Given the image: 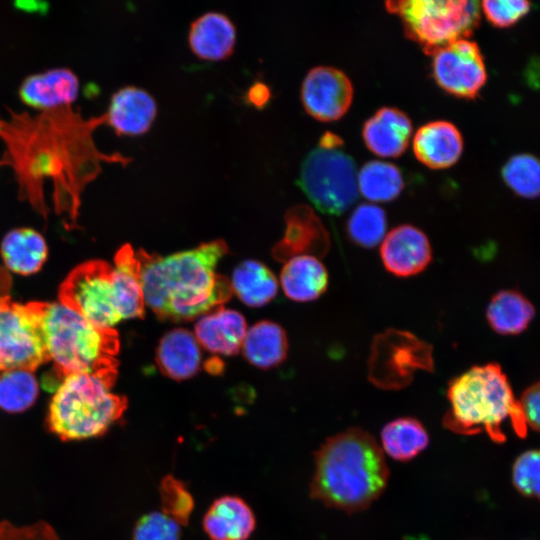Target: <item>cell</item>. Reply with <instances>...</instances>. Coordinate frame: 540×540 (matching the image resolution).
Instances as JSON below:
<instances>
[{
    "mask_svg": "<svg viewBox=\"0 0 540 540\" xmlns=\"http://www.w3.org/2000/svg\"><path fill=\"white\" fill-rule=\"evenodd\" d=\"M112 385L88 373L66 376L49 404L45 425L63 442L103 436L124 415L127 398Z\"/></svg>",
    "mask_w": 540,
    "mask_h": 540,
    "instance_id": "obj_6",
    "label": "cell"
},
{
    "mask_svg": "<svg viewBox=\"0 0 540 540\" xmlns=\"http://www.w3.org/2000/svg\"><path fill=\"white\" fill-rule=\"evenodd\" d=\"M415 157L431 169L453 166L463 152V138L458 128L444 120L422 125L412 142Z\"/></svg>",
    "mask_w": 540,
    "mask_h": 540,
    "instance_id": "obj_18",
    "label": "cell"
},
{
    "mask_svg": "<svg viewBox=\"0 0 540 540\" xmlns=\"http://www.w3.org/2000/svg\"><path fill=\"white\" fill-rule=\"evenodd\" d=\"M49 362L36 302L0 299V373L35 371Z\"/></svg>",
    "mask_w": 540,
    "mask_h": 540,
    "instance_id": "obj_10",
    "label": "cell"
},
{
    "mask_svg": "<svg viewBox=\"0 0 540 540\" xmlns=\"http://www.w3.org/2000/svg\"><path fill=\"white\" fill-rule=\"evenodd\" d=\"M410 118L401 110L382 107L366 120L362 136L366 147L380 157L400 156L412 135Z\"/></svg>",
    "mask_w": 540,
    "mask_h": 540,
    "instance_id": "obj_19",
    "label": "cell"
},
{
    "mask_svg": "<svg viewBox=\"0 0 540 540\" xmlns=\"http://www.w3.org/2000/svg\"><path fill=\"white\" fill-rule=\"evenodd\" d=\"M1 255L10 271L30 275L42 268L47 259L48 247L38 231L17 228L9 231L3 238Z\"/></svg>",
    "mask_w": 540,
    "mask_h": 540,
    "instance_id": "obj_26",
    "label": "cell"
},
{
    "mask_svg": "<svg viewBox=\"0 0 540 540\" xmlns=\"http://www.w3.org/2000/svg\"><path fill=\"white\" fill-rule=\"evenodd\" d=\"M232 292L247 306L260 307L277 294L278 282L269 268L255 260L239 263L232 275Z\"/></svg>",
    "mask_w": 540,
    "mask_h": 540,
    "instance_id": "obj_29",
    "label": "cell"
},
{
    "mask_svg": "<svg viewBox=\"0 0 540 540\" xmlns=\"http://www.w3.org/2000/svg\"><path fill=\"white\" fill-rule=\"evenodd\" d=\"M446 395L449 409L442 422L448 430L466 436L485 433L502 443L506 440L503 426L508 423L518 437L526 436L520 402L499 364L469 368L449 381Z\"/></svg>",
    "mask_w": 540,
    "mask_h": 540,
    "instance_id": "obj_4",
    "label": "cell"
},
{
    "mask_svg": "<svg viewBox=\"0 0 540 540\" xmlns=\"http://www.w3.org/2000/svg\"><path fill=\"white\" fill-rule=\"evenodd\" d=\"M380 256L385 269L397 277H410L424 271L432 261V248L419 228L403 224L384 238Z\"/></svg>",
    "mask_w": 540,
    "mask_h": 540,
    "instance_id": "obj_15",
    "label": "cell"
},
{
    "mask_svg": "<svg viewBox=\"0 0 540 540\" xmlns=\"http://www.w3.org/2000/svg\"><path fill=\"white\" fill-rule=\"evenodd\" d=\"M519 402L527 427L540 432V381L529 386Z\"/></svg>",
    "mask_w": 540,
    "mask_h": 540,
    "instance_id": "obj_40",
    "label": "cell"
},
{
    "mask_svg": "<svg viewBox=\"0 0 540 540\" xmlns=\"http://www.w3.org/2000/svg\"><path fill=\"white\" fill-rule=\"evenodd\" d=\"M36 304L56 384L59 386L68 375L88 373L114 386L118 374V333L113 328L93 325L60 302Z\"/></svg>",
    "mask_w": 540,
    "mask_h": 540,
    "instance_id": "obj_5",
    "label": "cell"
},
{
    "mask_svg": "<svg viewBox=\"0 0 540 540\" xmlns=\"http://www.w3.org/2000/svg\"><path fill=\"white\" fill-rule=\"evenodd\" d=\"M156 113V102L147 91L126 86L112 95L104 116L117 135L136 136L150 129Z\"/></svg>",
    "mask_w": 540,
    "mask_h": 540,
    "instance_id": "obj_17",
    "label": "cell"
},
{
    "mask_svg": "<svg viewBox=\"0 0 540 540\" xmlns=\"http://www.w3.org/2000/svg\"><path fill=\"white\" fill-rule=\"evenodd\" d=\"M381 448L397 461H409L424 451L429 435L423 424L413 417H399L381 431Z\"/></svg>",
    "mask_w": 540,
    "mask_h": 540,
    "instance_id": "obj_30",
    "label": "cell"
},
{
    "mask_svg": "<svg viewBox=\"0 0 540 540\" xmlns=\"http://www.w3.org/2000/svg\"><path fill=\"white\" fill-rule=\"evenodd\" d=\"M161 511L180 525H186L194 510V498L186 485L174 477L166 475L159 486Z\"/></svg>",
    "mask_w": 540,
    "mask_h": 540,
    "instance_id": "obj_35",
    "label": "cell"
},
{
    "mask_svg": "<svg viewBox=\"0 0 540 540\" xmlns=\"http://www.w3.org/2000/svg\"><path fill=\"white\" fill-rule=\"evenodd\" d=\"M0 540H59L55 530L45 521L18 527L0 521Z\"/></svg>",
    "mask_w": 540,
    "mask_h": 540,
    "instance_id": "obj_39",
    "label": "cell"
},
{
    "mask_svg": "<svg viewBox=\"0 0 540 540\" xmlns=\"http://www.w3.org/2000/svg\"><path fill=\"white\" fill-rule=\"evenodd\" d=\"M387 218L378 205L362 203L350 215L346 231L349 239L362 248H374L385 236Z\"/></svg>",
    "mask_w": 540,
    "mask_h": 540,
    "instance_id": "obj_33",
    "label": "cell"
},
{
    "mask_svg": "<svg viewBox=\"0 0 540 540\" xmlns=\"http://www.w3.org/2000/svg\"><path fill=\"white\" fill-rule=\"evenodd\" d=\"M432 75L440 88L465 99L476 97L487 81V70L476 42L460 39L435 50Z\"/></svg>",
    "mask_w": 540,
    "mask_h": 540,
    "instance_id": "obj_12",
    "label": "cell"
},
{
    "mask_svg": "<svg viewBox=\"0 0 540 540\" xmlns=\"http://www.w3.org/2000/svg\"><path fill=\"white\" fill-rule=\"evenodd\" d=\"M512 482L522 495L540 499V449L525 451L517 457Z\"/></svg>",
    "mask_w": 540,
    "mask_h": 540,
    "instance_id": "obj_36",
    "label": "cell"
},
{
    "mask_svg": "<svg viewBox=\"0 0 540 540\" xmlns=\"http://www.w3.org/2000/svg\"><path fill=\"white\" fill-rule=\"evenodd\" d=\"M247 330L245 318L239 312L221 306L199 318L195 337L206 350L232 356L242 347Z\"/></svg>",
    "mask_w": 540,
    "mask_h": 540,
    "instance_id": "obj_21",
    "label": "cell"
},
{
    "mask_svg": "<svg viewBox=\"0 0 540 540\" xmlns=\"http://www.w3.org/2000/svg\"><path fill=\"white\" fill-rule=\"evenodd\" d=\"M535 317L532 303L519 291L501 290L489 301L486 319L489 326L500 335H517L523 332Z\"/></svg>",
    "mask_w": 540,
    "mask_h": 540,
    "instance_id": "obj_28",
    "label": "cell"
},
{
    "mask_svg": "<svg viewBox=\"0 0 540 540\" xmlns=\"http://www.w3.org/2000/svg\"><path fill=\"white\" fill-rule=\"evenodd\" d=\"M480 5L486 19L499 28L516 24L531 9V3L525 0H485Z\"/></svg>",
    "mask_w": 540,
    "mask_h": 540,
    "instance_id": "obj_38",
    "label": "cell"
},
{
    "mask_svg": "<svg viewBox=\"0 0 540 540\" xmlns=\"http://www.w3.org/2000/svg\"><path fill=\"white\" fill-rule=\"evenodd\" d=\"M104 123V114L85 118L72 106L36 114L10 111L9 118L0 123L5 143L0 167L14 172L19 198L46 218L44 187L50 184L55 211L66 215L65 226L73 229L81 194L101 172V164L130 162L121 153L98 149L93 133Z\"/></svg>",
    "mask_w": 540,
    "mask_h": 540,
    "instance_id": "obj_1",
    "label": "cell"
},
{
    "mask_svg": "<svg viewBox=\"0 0 540 540\" xmlns=\"http://www.w3.org/2000/svg\"><path fill=\"white\" fill-rule=\"evenodd\" d=\"M400 17L408 38L431 55L460 39H468L480 21V3L473 0H398L385 3Z\"/></svg>",
    "mask_w": 540,
    "mask_h": 540,
    "instance_id": "obj_7",
    "label": "cell"
},
{
    "mask_svg": "<svg viewBox=\"0 0 540 540\" xmlns=\"http://www.w3.org/2000/svg\"><path fill=\"white\" fill-rule=\"evenodd\" d=\"M113 287L117 311L121 319L142 318L145 300L136 252L129 244L115 254Z\"/></svg>",
    "mask_w": 540,
    "mask_h": 540,
    "instance_id": "obj_24",
    "label": "cell"
},
{
    "mask_svg": "<svg viewBox=\"0 0 540 540\" xmlns=\"http://www.w3.org/2000/svg\"><path fill=\"white\" fill-rule=\"evenodd\" d=\"M180 526L162 511H152L136 522L133 540H180Z\"/></svg>",
    "mask_w": 540,
    "mask_h": 540,
    "instance_id": "obj_37",
    "label": "cell"
},
{
    "mask_svg": "<svg viewBox=\"0 0 540 540\" xmlns=\"http://www.w3.org/2000/svg\"><path fill=\"white\" fill-rule=\"evenodd\" d=\"M389 469L380 444L351 427L329 437L315 452L310 495L330 508L359 512L384 492Z\"/></svg>",
    "mask_w": 540,
    "mask_h": 540,
    "instance_id": "obj_3",
    "label": "cell"
},
{
    "mask_svg": "<svg viewBox=\"0 0 540 540\" xmlns=\"http://www.w3.org/2000/svg\"><path fill=\"white\" fill-rule=\"evenodd\" d=\"M281 286L285 295L296 302L318 299L328 287L325 266L314 256H296L287 261L281 271Z\"/></svg>",
    "mask_w": 540,
    "mask_h": 540,
    "instance_id": "obj_25",
    "label": "cell"
},
{
    "mask_svg": "<svg viewBox=\"0 0 540 540\" xmlns=\"http://www.w3.org/2000/svg\"><path fill=\"white\" fill-rule=\"evenodd\" d=\"M298 185L319 211L340 215L358 196L355 162L338 148L318 146L303 160Z\"/></svg>",
    "mask_w": 540,
    "mask_h": 540,
    "instance_id": "obj_8",
    "label": "cell"
},
{
    "mask_svg": "<svg viewBox=\"0 0 540 540\" xmlns=\"http://www.w3.org/2000/svg\"><path fill=\"white\" fill-rule=\"evenodd\" d=\"M284 237L274 246L273 257L286 261L296 256H325L330 248L329 233L319 217L306 205L290 208L285 215Z\"/></svg>",
    "mask_w": 540,
    "mask_h": 540,
    "instance_id": "obj_14",
    "label": "cell"
},
{
    "mask_svg": "<svg viewBox=\"0 0 540 540\" xmlns=\"http://www.w3.org/2000/svg\"><path fill=\"white\" fill-rule=\"evenodd\" d=\"M156 362L160 371L174 380L196 375L200 369L201 351L195 335L184 328L168 331L157 347Z\"/></svg>",
    "mask_w": 540,
    "mask_h": 540,
    "instance_id": "obj_23",
    "label": "cell"
},
{
    "mask_svg": "<svg viewBox=\"0 0 540 540\" xmlns=\"http://www.w3.org/2000/svg\"><path fill=\"white\" fill-rule=\"evenodd\" d=\"M342 143V140L337 135L327 132L321 136L319 147L326 149H337L342 145Z\"/></svg>",
    "mask_w": 540,
    "mask_h": 540,
    "instance_id": "obj_42",
    "label": "cell"
},
{
    "mask_svg": "<svg viewBox=\"0 0 540 540\" xmlns=\"http://www.w3.org/2000/svg\"><path fill=\"white\" fill-rule=\"evenodd\" d=\"M60 303L93 325L112 329L121 319L115 301L113 266L90 260L76 266L61 283Z\"/></svg>",
    "mask_w": 540,
    "mask_h": 540,
    "instance_id": "obj_11",
    "label": "cell"
},
{
    "mask_svg": "<svg viewBox=\"0 0 540 540\" xmlns=\"http://www.w3.org/2000/svg\"><path fill=\"white\" fill-rule=\"evenodd\" d=\"M39 394V384L33 372L9 370L0 373V409L8 413L28 410Z\"/></svg>",
    "mask_w": 540,
    "mask_h": 540,
    "instance_id": "obj_32",
    "label": "cell"
},
{
    "mask_svg": "<svg viewBox=\"0 0 540 540\" xmlns=\"http://www.w3.org/2000/svg\"><path fill=\"white\" fill-rule=\"evenodd\" d=\"M502 178L518 196L525 199L540 197V159L529 153L510 157L504 164Z\"/></svg>",
    "mask_w": 540,
    "mask_h": 540,
    "instance_id": "obj_34",
    "label": "cell"
},
{
    "mask_svg": "<svg viewBox=\"0 0 540 540\" xmlns=\"http://www.w3.org/2000/svg\"><path fill=\"white\" fill-rule=\"evenodd\" d=\"M433 372V347L409 331L394 328L377 334L370 347L368 379L383 390L408 386L417 371Z\"/></svg>",
    "mask_w": 540,
    "mask_h": 540,
    "instance_id": "obj_9",
    "label": "cell"
},
{
    "mask_svg": "<svg viewBox=\"0 0 540 540\" xmlns=\"http://www.w3.org/2000/svg\"><path fill=\"white\" fill-rule=\"evenodd\" d=\"M241 348L252 365L261 369L274 368L286 359L287 335L279 324L262 320L247 330Z\"/></svg>",
    "mask_w": 540,
    "mask_h": 540,
    "instance_id": "obj_27",
    "label": "cell"
},
{
    "mask_svg": "<svg viewBox=\"0 0 540 540\" xmlns=\"http://www.w3.org/2000/svg\"><path fill=\"white\" fill-rule=\"evenodd\" d=\"M270 95V89L266 84L255 82L247 92L248 103L257 108H262L270 99Z\"/></svg>",
    "mask_w": 540,
    "mask_h": 540,
    "instance_id": "obj_41",
    "label": "cell"
},
{
    "mask_svg": "<svg viewBox=\"0 0 540 540\" xmlns=\"http://www.w3.org/2000/svg\"><path fill=\"white\" fill-rule=\"evenodd\" d=\"M11 279L8 272L0 267V299L7 296L10 289Z\"/></svg>",
    "mask_w": 540,
    "mask_h": 540,
    "instance_id": "obj_43",
    "label": "cell"
},
{
    "mask_svg": "<svg viewBox=\"0 0 540 540\" xmlns=\"http://www.w3.org/2000/svg\"><path fill=\"white\" fill-rule=\"evenodd\" d=\"M353 85L339 69L316 66L309 70L301 86V101L314 119L331 122L340 119L350 108Z\"/></svg>",
    "mask_w": 540,
    "mask_h": 540,
    "instance_id": "obj_13",
    "label": "cell"
},
{
    "mask_svg": "<svg viewBox=\"0 0 540 540\" xmlns=\"http://www.w3.org/2000/svg\"><path fill=\"white\" fill-rule=\"evenodd\" d=\"M358 191L372 202L396 199L404 188L400 169L389 162L373 160L365 163L357 174Z\"/></svg>",
    "mask_w": 540,
    "mask_h": 540,
    "instance_id": "obj_31",
    "label": "cell"
},
{
    "mask_svg": "<svg viewBox=\"0 0 540 540\" xmlns=\"http://www.w3.org/2000/svg\"><path fill=\"white\" fill-rule=\"evenodd\" d=\"M202 525L211 540H248L256 528V518L244 499L224 495L212 502Z\"/></svg>",
    "mask_w": 540,
    "mask_h": 540,
    "instance_id": "obj_20",
    "label": "cell"
},
{
    "mask_svg": "<svg viewBox=\"0 0 540 540\" xmlns=\"http://www.w3.org/2000/svg\"><path fill=\"white\" fill-rule=\"evenodd\" d=\"M79 79L65 67L51 68L27 76L19 86L21 101L40 111L72 106L79 93Z\"/></svg>",
    "mask_w": 540,
    "mask_h": 540,
    "instance_id": "obj_16",
    "label": "cell"
},
{
    "mask_svg": "<svg viewBox=\"0 0 540 540\" xmlns=\"http://www.w3.org/2000/svg\"><path fill=\"white\" fill-rule=\"evenodd\" d=\"M223 240L167 256L136 252L147 305L161 320L182 322L212 312L232 296L230 281L216 272L227 254Z\"/></svg>",
    "mask_w": 540,
    "mask_h": 540,
    "instance_id": "obj_2",
    "label": "cell"
},
{
    "mask_svg": "<svg viewBox=\"0 0 540 540\" xmlns=\"http://www.w3.org/2000/svg\"><path fill=\"white\" fill-rule=\"evenodd\" d=\"M0 123H1V119H0Z\"/></svg>",
    "mask_w": 540,
    "mask_h": 540,
    "instance_id": "obj_44",
    "label": "cell"
},
{
    "mask_svg": "<svg viewBox=\"0 0 540 540\" xmlns=\"http://www.w3.org/2000/svg\"><path fill=\"white\" fill-rule=\"evenodd\" d=\"M236 40L232 21L219 12H207L195 19L189 30L188 41L192 52L201 59L219 61L228 58Z\"/></svg>",
    "mask_w": 540,
    "mask_h": 540,
    "instance_id": "obj_22",
    "label": "cell"
}]
</instances>
